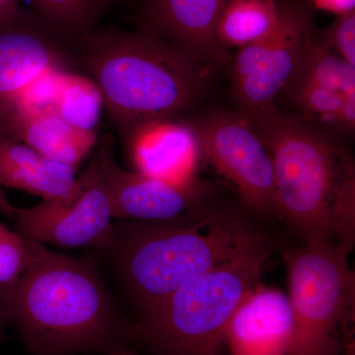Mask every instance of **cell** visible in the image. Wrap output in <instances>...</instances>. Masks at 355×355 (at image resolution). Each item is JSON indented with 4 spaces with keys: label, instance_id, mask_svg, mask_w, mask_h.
<instances>
[{
    "label": "cell",
    "instance_id": "obj_1",
    "mask_svg": "<svg viewBox=\"0 0 355 355\" xmlns=\"http://www.w3.org/2000/svg\"><path fill=\"white\" fill-rule=\"evenodd\" d=\"M243 116L272 158L279 214L304 243L331 241L352 252L355 165L345 141L277 106Z\"/></svg>",
    "mask_w": 355,
    "mask_h": 355
},
{
    "label": "cell",
    "instance_id": "obj_2",
    "mask_svg": "<svg viewBox=\"0 0 355 355\" xmlns=\"http://www.w3.org/2000/svg\"><path fill=\"white\" fill-rule=\"evenodd\" d=\"M6 308L33 355H105L128 342V326L94 266L43 244L6 289Z\"/></svg>",
    "mask_w": 355,
    "mask_h": 355
},
{
    "label": "cell",
    "instance_id": "obj_3",
    "mask_svg": "<svg viewBox=\"0 0 355 355\" xmlns=\"http://www.w3.org/2000/svg\"><path fill=\"white\" fill-rule=\"evenodd\" d=\"M79 44L81 62L123 137L148 121L184 118L216 76L198 58L141 30H94Z\"/></svg>",
    "mask_w": 355,
    "mask_h": 355
},
{
    "label": "cell",
    "instance_id": "obj_4",
    "mask_svg": "<svg viewBox=\"0 0 355 355\" xmlns=\"http://www.w3.org/2000/svg\"><path fill=\"white\" fill-rule=\"evenodd\" d=\"M265 247L246 222L200 203L167 221H137L114 229L119 272L140 314L198 275Z\"/></svg>",
    "mask_w": 355,
    "mask_h": 355
},
{
    "label": "cell",
    "instance_id": "obj_5",
    "mask_svg": "<svg viewBox=\"0 0 355 355\" xmlns=\"http://www.w3.org/2000/svg\"><path fill=\"white\" fill-rule=\"evenodd\" d=\"M268 259L263 247L190 280L128 324V342L154 355H219L233 313Z\"/></svg>",
    "mask_w": 355,
    "mask_h": 355
},
{
    "label": "cell",
    "instance_id": "obj_6",
    "mask_svg": "<svg viewBox=\"0 0 355 355\" xmlns=\"http://www.w3.org/2000/svg\"><path fill=\"white\" fill-rule=\"evenodd\" d=\"M350 252L331 241L284 252L293 334L286 355H340L352 338L355 277Z\"/></svg>",
    "mask_w": 355,
    "mask_h": 355
},
{
    "label": "cell",
    "instance_id": "obj_7",
    "mask_svg": "<svg viewBox=\"0 0 355 355\" xmlns=\"http://www.w3.org/2000/svg\"><path fill=\"white\" fill-rule=\"evenodd\" d=\"M279 22L265 38L238 50L231 64L237 111L258 113L275 106L314 37V7L304 0H277Z\"/></svg>",
    "mask_w": 355,
    "mask_h": 355
},
{
    "label": "cell",
    "instance_id": "obj_8",
    "mask_svg": "<svg viewBox=\"0 0 355 355\" xmlns=\"http://www.w3.org/2000/svg\"><path fill=\"white\" fill-rule=\"evenodd\" d=\"M190 121L205 160L234 187L243 203L257 214H279L272 158L250 121L237 110L221 108Z\"/></svg>",
    "mask_w": 355,
    "mask_h": 355
},
{
    "label": "cell",
    "instance_id": "obj_9",
    "mask_svg": "<svg viewBox=\"0 0 355 355\" xmlns=\"http://www.w3.org/2000/svg\"><path fill=\"white\" fill-rule=\"evenodd\" d=\"M16 231L40 244L65 248L111 247L113 214L96 158L67 197L16 209Z\"/></svg>",
    "mask_w": 355,
    "mask_h": 355
},
{
    "label": "cell",
    "instance_id": "obj_10",
    "mask_svg": "<svg viewBox=\"0 0 355 355\" xmlns=\"http://www.w3.org/2000/svg\"><path fill=\"white\" fill-rule=\"evenodd\" d=\"M72 41L36 14L21 10L0 21V132L24 89L53 70H71Z\"/></svg>",
    "mask_w": 355,
    "mask_h": 355
},
{
    "label": "cell",
    "instance_id": "obj_11",
    "mask_svg": "<svg viewBox=\"0 0 355 355\" xmlns=\"http://www.w3.org/2000/svg\"><path fill=\"white\" fill-rule=\"evenodd\" d=\"M94 157L111 205L113 218L167 221L188 214L214 195L211 184L200 178L195 183L176 184L121 168L111 137H103Z\"/></svg>",
    "mask_w": 355,
    "mask_h": 355
},
{
    "label": "cell",
    "instance_id": "obj_12",
    "mask_svg": "<svg viewBox=\"0 0 355 355\" xmlns=\"http://www.w3.org/2000/svg\"><path fill=\"white\" fill-rule=\"evenodd\" d=\"M227 0H146L139 30L186 51L214 71L230 70L233 55L217 43L216 28Z\"/></svg>",
    "mask_w": 355,
    "mask_h": 355
},
{
    "label": "cell",
    "instance_id": "obj_13",
    "mask_svg": "<svg viewBox=\"0 0 355 355\" xmlns=\"http://www.w3.org/2000/svg\"><path fill=\"white\" fill-rule=\"evenodd\" d=\"M125 139L133 171L176 184L200 179L205 157L197 130L188 119L148 121L133 128Z\"/></svg>",
    "mask_w": 355,
    "mask_h": 355
},
{
    "label": "cell",
    "instance_id": "obj_14",
    "mask_svg": "<svg viewBox=\"0 0 355 355\" xmlns=\"http://www.w3.org/2000/svg\"><path fill=\"white\" fill-rule=\"evenodd\" d=\"M292 334L288 295L259 282L233 313L224 343L230 355H286Z\"/></svg>",
    "mask_w": 355,
    "mask_h": 355
},
{
    "label": "cell",
    "instance_id": "obj_15",
    "mask_svg": "<svg viewBox=\"0 0 355 355\" xmlns=\"http://www.w3.org/2000/svg\"><path fill=\"white\" fill-rule=\"evenodd\" d=\"M0 137L18 140L44 157L76 169L97 144L95 130L67 123L55 110L11 116Z\"/></svg>",
    "mask_w": 355,
    "mask_h": 355
},
{
    "label": "cell",
    "instance_id": "obj_16",
    "mask_svg": "<svg viewBox=\"0 0 355 355\" xmlns=\"http://www.w3.org/2000/svg\"><path fill=\"white\" fill-rule=\"evenodd\" d=\"M76 183V168L44 157L18 140L0 137V187L53 200L67 197Z\"/></svg>",
    "mask_w": 355,
    "mask_h": 355
},
{
    "label": "cell",
    "instance_id": "obj_17",
    "mask_svg": "<svg viewBox=\"0 0 355 355\" xmlns=\"http://www.w3.org/2000/svg\"><path fill=\"white\" fill-rule=\"evenodd\" d=\"M279 18L277 0H227L217 21V43L228 51L241 50L268 36Z\"/></svg>",
    "mask_w": 355,
    "mask_h": 355
},
{
    "label": "cell",
    "instance_id": "obj_18",
    "mask_svg": "<svg viewBox=\"0 0 355 355\" xmlns=\"http://www.w3.org/2000/svg\"><path fill=\"white\" fill-rule=\"evenodd\" d=\"M36 15L69 38L80 40L94 31L114 0H26Z\"/></svg>",
    "mask_w": 355,
    "mask_h": 355
},
{
    "label": "cell",
    "instance_id": "obj_19",
    "mask_svg": "<svg viewBox=\"0 0 355 355\" xmlns=\"http://www.w3.org/2000/svg\"><path fill=\"white\" fill-rule=\"evenodd\" d=\"M103 106L101 91L90 77L72 70L64 72L55 102V112L64 120L77 128L95 130Z\"/></svg>",
    "mask_w": 355,
    "mask_h": 355
},
{
    "label": "cell",
    "instance_id": "obj_20",
    "mask_svg": "<svg viewBox=\"0 0 355 355\" xmlns=\"http://www.w3.org/2000/svg\"><path fill=\"white\" fill-rule=\"evenodd\" d=\"M289 81L314 84L345 95L355 94V67L313 37Z\"/></svg>",
    "mask_w": 355,
    "mask_h": 355
},
{
    "label": "cell",
    "instance_id": "obj_21",
    "mask_svg": "<svg viewBox=\"0 0 355 355\" xmlns=\"http://www.w3.org/2000/svg\"><path fill=\"white\" fill-rule=\"evenodd\" d=\"M40 246V243L27 239L0 223V287L6 291L17 282Z\"/></svg>",
    "mask_w": 355,
    "mask_h": 355
},
{
    "label": "cell",
    "instance_id": "obj_22",
    "mask_svg": "<svg viewBox=\"0 0 355 355\" xmlns=\"http://www.w3.org/2000/svg\"><path fill=\"white\" fill-rule=\"evenodd\" d=\"M314 37L355 67V10L336 16L335 21L324 29H315Z\"/></svg>",
    "mask_w": 355,
    "mask_h": 355
},
{
    "label": "cell",
    "instance_id": "obj_23",
    "mask_svg": "<svg viewBox=\"0 0 355 355\" xmlns=\"http://www.w3.org/2000/svg\"><path fill=\"white\" fill-rule=\"evenodd\" d=\"M312 6L320 10L342 15L355 10V0H312Z\"/></svg>",
    "mask_w": 355,
    "mask_h": 355
},
{
    "label": "cell",
    "instance_id": "obj_24",
    "mask_svg": "<svg viewBox=\"0 0 355 355\" xmlns=\"http://www.w3.org/2000/svg\"><path fill=\"white\" fill-rule=\"evenodd\" d=\"M19 11L17 0H0V21L6 20Z\"/></svg>",
    "mask_w": 355,
    "mask_h": 355
},
{
    "label": "cell",
    "instance_id": "obj_25",
    "mask_svg": "<svg viewBox=\"0 0 355 355\" xmlns=\"http://www.w3.org/2000/svg\"><path fill=\"white\" fill-rule=\"evenodd\" d=\"M16 209L10 200H8L6 193L2 190V187H0V214L2 216L8 217V218L14 219L16 214Z\"/></svg>",
    "mask_w": 355,
    "mask_h": 355
},
{
    "label": "cell",
    "instance_id": "obj_26",
    "mask_svg": "<svg viewBox=\"0 0 355 355\" xmlns=\"http://www.w3.org/2000/svg\"><path fill=\"white\" fill-rule=\"evenodd\" d=\"M105 355H140L135 352V350L128 349L127 345H123V347H119V349H114V352H110L108 354Z\"/></svg>",
    "mask_w": 355,
    "mask_h": 355
},
{
    "label": "cell",
    "instance_id": "obj_27",
    "mask_svg": "<svg viewBox=\"0 0 355 355\" xmlns=\"http://www.w3.org/2000/svg\"><path fill=\"white\" fill-rule=\"evenodd\" d=\"M343 355H355L354 343L345 345Z\"/></svg>",
    "mask_w": 355,
    "mask_h": 355
},
{
    "label": "cell",
    "instance_id": "obj_28",
    "mask_svg": "<svg viewBox=\"0 0 355 355\" xmlns=\"http://www.w3.org/2000/svg\"><path fill=\"white\" fill-rule=\"evenodd\" d=\"M1 338H2V323H1V321H0V343H1Z\"/></svg>",
    "mask_w": 355,
    "mask_h": 355
}]
</instances>
